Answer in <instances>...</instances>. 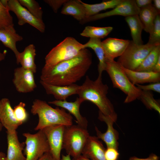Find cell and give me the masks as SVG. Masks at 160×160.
Instances as JSON below:
<instances>
[{
  "mask_svg": "<svg viewBox=\"0 0 160 160\" xmlns=\"http://www.w3.org/2000/svg\"><path fill=\"white\" fill-rule=\"evenodd\" d=\"M92 55L84 48L73 58L49 67H43L40 81L56 86H67L75 84L84 76L92 63Z\"/></svg>",
  "mask_w": 160,
  "mask_h": 160,
  "instance_id": "obj_1",
  "label": "cell"
},
{
  "mask_svg": "<svg viewBox=\"0 0 160 160\" xmlns=\"http://www.w3.org/2000/svg\"><path fill=\"white\" fill-rule=\"evenodd\" d=\"M108 87L102 81V76L98 75L95 81L88 76L83 84L80 85L77 95L84 102L89 101L98 108L99 112L116 121L117 114L113 106L107 97Z\"/></svg>",
  "mask_w": 160,
  "mask_h": 160,
  "instance_id": "obj_2",
  "label": "cell"
},
{
  "mask_svg": "<svg viewBox=\"0 0 160 160\" xmlns=\"http://www.w3.org/2000/svg\"><path fill=\"white\" fill-rule=\"evenodd\" d=\"M31 111L33 115H37L38 116V123L34 128L35 131L54 125L68 126L73 124L72 116L65 109L58 107L54 108L42 100L35 99Z\"/></svg>",
  "mask_w": 160,
  "mask_h": 160,
  "instance_id": "obj_3",
  "label": "cell"
},
{
  "mask_svg": "<svg viewBox=\"0 0 160 160\" xmlns=\"http://www.w3.org/2000/svg\"><path fill=\"white\" fill-rule=\"evenodd\" d=\"M105 71L108 74L113 87L119 89L127 95L124 103H129L139 99L142 90L130 81L117 61H106Z\"/></svg>",
  "mask_w": 160,
  "mask_h": 160,
  "instance_id": "obj_4",
  "label": "cell"
},
{
  "mask_svg": "<svg viewBox=\"0 0 160 160\" xmlns=\"http://www.w3.org/2000/svg\"><path fill=\"white\" fill-rule=\"evenodd\" d=\"M84 49L83 44L73 37H67L53 47L46 55L44 67H51L60 62L71 59Z\"/></svg>",
  "mask_w": 160,
  "mask_h": 160,
  "instance_id": "obj_5",
  "label": "cell"
},
{
  "mask_svg": "<svg viewBox=\"0 0 160 160\" xmlns=\"http://www.w3.org/2000/svg\"><path fill=\"white\" fill-rule=\"evenodd\" d=\"M89 135L87 129L78 125L65 126L63 149L73 158L79 156Z\"/></svg>",
  "mask_w": 160,
  "mask_h": 160,
  "instance_id": "obj_6",
  "label": "cell"
},
{
  "mask_svg": "<svg viewBox=\"0 0 160 160\" xmlns=\"http://www.w3.org/2000/svg\"><path fill=\"white\" fill-rule=\"evenodd\" d=\"M156 45L148 43L137 45L130 41L126 50L119 57L117 62L126 69L135 71Z\"/></svg>",
  "mask_w": 160,
  "mask_h": 160,
  "instance_id": "obj_7",
  "label": "cell"
},
{
  "mask_svg": "<svg viewBox=\"0 0 160 160\" xmlns=\"http://www.w3.org/2000/svg\"><path fill=\"white\" fill-rule=\"evenodd\" d=\"M25 147L24 149L26 160H38L44 153L49 152L47 138L42 130L36 133H24Z\"/></svg>",
  "mask_w": 160,
  "mask_h": 160,
  "instance_id": "obj_8",
  "label": "cell"
},
{
  "mask_svg": "<svg viewBox=\"0 0 160 160\" xmlns=\"http://www.w3.org/2000/svg\"><path fill=\"white\" fill-rule=\"evenodd\" d=\"M65 126L57 125L46 127L42 130L48 141L49 152L53 160H60Z\"/></svg>",
  "mask_w": 160,
  "mask_h": 160,
  "instance_id": "obj_9",
  "label": "cell"
},
{
  "mask_svg": "<svg viewBox=\"0 0 160 160\" xmlns=\"http://www.w3.org/2000/svg\"><path fill=\"white\" fill-rule=\"evenodd\" d=\"M7 8L9 11H12L16 15L19 25L21 26L28 23L41 32H44L45 26L43 21L33 16L20 4L18 0H8Z\"/></svg>",
  "mask_w": 160,
  "mask_h": 160,
  "instance_id": "obj_10",
  "label": "cell"
},
{
  "mask_svg": "<svg viewBox=\"0 0 160 160\" xmlns=\"http://www.w3.org/2000/svg\"><path fill=\"white\" fill-rule=\"evenodd\" d=\"M139 11L140 9L137 6L135 0H123L111 10L103 13H99L85 18L80 23L83 24L114 15H121L126 17L138 15Z\"/></svg>",
  "mask_w": 160,
  "mask_h": 160,
  "instance_id": "obj_11",
  "label": "cell"
},
{
  "mask_svg": "<svg viewBox=\"0 0 160 160\" xmlns=\"http://www.w3.org/2000/svg\"><path fill=\"white\" fill-rule=\"evenodd\" d=\"M34 74L31 71L22 67L15 69L12 81L17 92L27 93L34 90L36 87V85Z\"/></svg>",
  "mask_w": 160,
  "mask_h": 160,
  "instance_id": "obj_12",
  "label": "cell"
},
{
  "mask_svg": "<svg viewBox=\"0 0 160 160\" xmlns=\"http://www.w3.org/2000/svg\"><path fill=\"white\" fill-rule=\"evenodd\" d=\"M98 118L100 121H103L106 124L107 128L106 132L103 133L95 126V128L97 137L105 142L107 148H113L118 150L119 134L113 126V124L116 121L99 112Z\"/></svg>",
  "mask_w": 160,
  "mask_h": 160,
  "instance_id": "obj_13",
  "label": "cell"
},
{
  "mask_svg": "<svg viewBox=\"0 0 160 160\" xmlns=\"http://www.w3.org/2000/svg\"><path fill=\"white\" fill-rule=\"evenodd\" d=\"M130 41L114 38H108L102 41L106 61L114 60L121 56L129 44Z\"/></svg>",
  "mask_w": 160,
  "mask_h": 160,
  "instance_id": "obj_14",
  "label": "cell"
},
{
  "mask_svg": "<svg viewBox=\"0 0 160 160\" xmlns=\"http://www.w3.org/2000/svg\"><path fill=\"white\" fill-rule=\"evenodd\" d=\"M0 122L8 132L16 131L22 124L16 120L9 100L6 98L0 100Z\"/></svg>",
  "mask_w": 160,
  "mask_h": 160,
  "instance_id": "obj_15",
  "label": "cell"
},
{
  "mask_svg": "<svg viewBox=\"0 0 160 160\" xmlns=\"http://www.w3.org/2000/svg\"><path fill=\"white\" fill-rule=\"evenodd\" d=\"M40 82L46 93L52 95L57 100H66L69 97L77 94L80 87V85L75 84L59 86L48 84L40 80Z\"/></svg>",
  "mask_w": 160,
  "mask_h": 160,
  "instance_id": "obj_16",
  "label": "cell"
},
{
  "mask_svg": "<svg viewBox=\"0 0 160 160\" xmlns=\"http://www.w3.org/2000/svg\"><path fill=\"white\" fill-rule=\"evenodd\" d=\"M7 133V149L6 160H26L23 153L25 144L20 143L16 131Z\"/></svg>",
  "mask_w": 160,
  "mask_h": 160,
  "instance_id": "obj_17",
  "label": "cell"
},
{
  "mask_svg": "<svg viewBox=\"0 0 160 160\" xmlns=\"http://www.w3.org/2000/svg\"><path fill=\"white\" fill-rule=\"evenodd\" d=\"M84 101L83 100L78 97L73 102H68L66 100H55L49 101L48 103L67 110L70 114H72L75 117L77 125L87 129L88 121L85 117L81 115L79 110L80 105Z\"/></svg>",
  "mask_w": 160,
  "mask_h": 160,
  "instance_id": "obj_18",
  "label": "cell"
},
{
  "mask_svg": "<svg viewBox=\"0 0 160 160\" xmlns=\"http://www.w3.org/2000/svg\"><path fill=\"white\" fill-rule=\"evenodd\" d=\"M105 149L97 137L89 135L81 155L91 160H106Z\"/></svg>",
  "mask_w": 160,
  "mask_h": 160,
  "instance_id": "obj_19",
  "label": "cell"
},
{
  "mask_svg": "<svg viewBox=\"0 0 160 160\" xmlns=\"http://www.w3.org/2000/svg\"><path fill=\"white\" fill-rule=\"evenodd\" d=\"M121 67L130 81L135 85L160 82V73L153 71H138Z\"/></svg>",
  "mask_w": 160,
  "mask_h": 160,
  "instance_id": "obj_20",
  "label": "cell"
},
{
  "mask_svg": "<svg viewBox=\"0 0 160 160\" xmlns=\"http://www.w3.org/2000/svg\"><path fill=\"white\" fill-rule=\"evenodd\" d=\"M23 39L22 36L17 33L14 27L0 29V41L5 47L10 49L14 53L16 61L20 52L16 47L17 42Z\"/></svg>",
  "mask_w": 160,
  "mask_h": 160,
  "instance_id": "obj_21",
  "label": "cell"
},
{
  "mask_svg": "<svg viewBox=\"0 0 160 160\" xmlns=\"http://www.w3.org/2000/svg\"><path fill=\"white\" fill-rule=\"evenodd\" d=\"M35 47L33 44L26 46L24 50L20 52L17 60V64L20 63L22 67L32 71L34 73L36 71V66L35 60L36 55Z\"/></svg>",
  "mask_w": 160,
  "mask_h": 160,
  "instance_id": "obj_22",
  "label": "cell"
},
{
  "mask_svg": "<svg viewBox=\"0 0 160 160\" xmlns=\"http://www.w3.org/2000/svg\"><path fill=\"white\" fill-rule=\"evenodd\" d=\"M61 13L72 16L80 23L86 17L84 7L80 0H67L63 5Z\"/></svg>",
  "mask_w": 160,
  "mask_h": 160,
  "instance_id": "obj_23",
  "label": "cell"
},
{
  "mask_svg": "<svg viewBox=\"0 0 160 160\" xmlns=\"http://www.w3.org/2000/svg\"><path fill=\"white\" fill-rule=\"evenodd\" d=\"M160 13L153 4L140 9L138 16L143 26V30L149 33L153 26L155 20Z\"/></svg>",
  "mask_w": 160,
  "mask_h": 160,
  "instance_id": "obj_24",
  "label": "cell"
},
{
  "mask_svg": "<svg viewBox=\"0 0 160 160\" xmlns=\"http://www.w3.org/2000/svg\"><path fill=\"white\" fill-rule=\"evenodd\" d=\"M100 39L90 38L88 41L83 44L84 48H89L95 52L99 60L98 65V75L102 76L106 67V60L103 49L102 45Z\"/></svg>",
  "mask_w": 160,
  "mask_h": 160,
  "instance_id": "obj_25",
  "label": "cell"
},
{
  "mask_svg": "<svg viewBox=\"0 0 160 160\" xmlns=\"http://www.w3.org/2000/svg\"><path fill=\"white\" fill-rule=\"evenodd\" d=\"M125 20L130 28L133 42L137 45L143 44L141 34L143 28L138 15L126 17Z\"/></svg>",
  "mask_w": 160,
  "mask_h": 160,
  "instance_id": "obj_26",
  "label": "cell"
},
{
  "mask_svg": "<svg viewBox=\"0 0 160 160\" xmlns=\"http://www.w3.org/2000/svg\"><path fill=\"white\" fill-rule=\"evenodd\" d=\"M123 0H110L104 1L102 2L94 4L84 3L81 1L84 7L86 17L87 18L96 15L101 11L108 9L113 8L121 3Z\"/></svg>",
  "mask_w": 160,
  "mask_h": 160,
  "instance_id": "obj_27",
  "label": "cell"
},
{
  "mask_svg": "<svg viewBox=\"0 0 160 160\" xmlns=\"http://www.w3.org/2000/svg\"><path fill=\"white\" fill-rule=\"evenodd\" d=\"M160 57V44L156 45L151 51L137 68L138 71H152L153 68Z\"/></svg>",
  "mask_w": 160,
  "mask_h": 160,
  "instance_id": "obj_28",
  "label": "cell"
},
{
  "mask_svg": "<svg viewBox=\"0 0 160 160\" xmlns=\"http://www.w3.org/2000/svg\"><path fill=\"white\" fill-rule=\"evenodd\" d=\"M112 27H96L88 26H86L80 35L90 38L100 39L107 36L112 31Z\"/></svg>",
  "mask_w": 160,
  "mask_h": 160,
  "instance_id": "obj_29",
  "label": "cell"
},
{
  "mask_svg": "<svg viewBox=\"0 0 160 160\" xmlns=\"http://www.w3.org/2000/svg\"><path fill=\"white\" fill-rule=\"evenodd\" d=\"M139 99L148 109L154 110L160 114L159 103L154 98L153 93L151 91L142 90Z\"/></svg>",
  "mask_w": 160,
  "mask_h": 160,
  "instance_id": "obj_30",
  "label": "cell"
},
{
  "mask_svg": "<svg viewBox=\"0 0 160 160\" xmlns=\"http://www.w3.org/2000/svg\"><path fill=\"white\" fill-rule=\"evenodd\" d=\"M18 0L20 4L33 16L39 20H43V11L37 2L35 0Z\"/></svg>",
  "mask_w": 160,
  "mask_h": 160,
  "instance_id": "obj_31",
  "label": "cell"
},
{
  "mask_svg": "<svg viewBox=\"0 0 160 160\" xmlns=\"http://www.w3.org/2000/svg\"><path fill=\"white\" fill-rule=\"evenodd\" d=\"M14 27L13 18L8 9L0 0V29Z\"/></svg>",
  "mask_w": 160,
  "mask_h": 160,
  "instance_id": "obj_32",
  "label": "cell"
},
{
  "mask_svg": "<svg viewBox=\"0 0 160 160\" xmlns=\"http://www.w3.org/2000/svg\"><path fill=\"white\" fill-rule=\"evenodd\" d=\"M149 33L150 35L148 43L154 45L160 44V15L156 17L153 28Z\"/></svg>",
  "mask_w": 160,
  "mask_h": 160,
  "instance_id": "obj_33",
  "label": "cell"
},
{
  "mask_svg": "<svg viewBox=\"0 0 160 160\" xmlns=\"http://www.w3.org/2000/svg\"><path fill=\"white\" fill-rule=\"evenodd\" d=\"M25 103L20 102L13 109L16 120L22 124L26 121L28 117V113L25 108Z\"/></svg>",
  "mask_w": 160,
  "mask_h": 160,
  "instance_id": "obj_34",
  "label": "cell"
},
{
  "mask_svg": "<svg viewBox=\"0 0 160 160\" xmlns=\"http://www.w3.org/2000/svg\"><path fill=\"white\" fill-rule=\"evenodd\" d=\"M136 86L141 90L145 91H153L158 93H160V82L152 83L147 85L136 84Z\"/></svg>",
  "mask_w": 160,
  "mask_h": 160,
  "instance_id": "obj_35",
  "label": "cell"
},
{
  "mask_svg": "<svg viewBox=\"0 0 160 160\" xmlns=\"http://www.w3.org/2000/svg\"><path fill=\"white\" fill-rule=\"evenodd\" d=\"M119 154L118 150L113 148H107L105 153L106 160H117Z\"/></svg>",
  "mask_w": 160,
  "mask_h": 160,
  "instance_id": "obj_36",
  "label": "cell"
},
{
  "mask_svg": "<svg viewBox=\"0 0 160 160\" xmlns=\"http://www.w3.org/2000/svg\"><path fill=\"white\" fill-rule=\"evenodd\" d=\"M67 0H45L44 1L50 7L54 12L57 13L60 8Z\"/></svg>",
  "mask_w": 160,
  "mask_h": 160,
  "instance_id": "obj_37",
  "label": "cell"
},
{
  "mask_svg": "<svg viewBox=\"0 0 160 160\" xmlns=\"http://www.w3.org/2000/svg\"><path fill=\"white\" fill-rule=\"evenodd\" d=\"M136 5L139 9L145 7L152 4L151 0H136Z\"/></svg>",
  "mask_w": 160,
  "mask_h": 160,
  "instance_id": "obj_38",
  "label": "cell"
},
{
  "mask_svg": "<svg viewBox=\"0 0 160 160\" xmlns=\"http://www.w3.org/2000/svg\"><path fill=\"white\" fill-rule=\"evenodd\" d=\"M159 157L155 154L152 153L146 158H140L136 156L131 157L129 160H158Z\"/></svg>",
  "mask_w": 160,
  "mask_h": 160,
  "instance_id": "obj_39",
  "label": "cell"
},
{
  "mask_svg": "<svg viewBox=\"0 0 160 160\" xmlns=\"http://www.w3.org/2000/svg\"><path fill=\"white\" fill-rule=\"evenodd\" d=\"M38 160H53L49 152L44 153Z\"/></svg>",
  "mask_w": 160,
  "mask_h": 160,
  "instance_id": "obj_40",
  "label": "cell"
},
{
  "mask_svg": "<svg viewBox=\"0 0 160 160\" xmlns=\"http://www.w3.org/2000/svg\"><path fill=\"white\" fill-rule=\"evenodd\" d=\"M152 71L157 73H160V57L159 58L155 65Z\"/></svg>",
  "mask_w": 160,
  "mask_h": 160,
  "instance_id": "obj_41",
  "label": "cell"
},
{
  "mask_svg": "<svg viewBox=\"0 0 160 160\" xmlns=\"http://www.w3.org/2000/svg\"><path fill=\"white\" fill-rule=\"evenodd\" d=\"M154 4H153L156 9L160 13V0H154L153 1Z\"/></svg>",
  "mask_w": 160,
  "mask_h": 160,
  "instance_id": "obj_42",
  "label": "cell"
},
{
  "mask_svg": "<svg viewBox=\"0 0 160 160\" xmlns=\"http://www.w3.org/2000/svg\"><path fill=\"white\" fill-rule=\"evenodd\" d=\"M72 160H91L85 156L81 155L75 158H73Z\"/></svg>",
  "mask_w": 160,
  "mask_h": 160,
  "instance_id": "obj_43",
  "label": "cell"
},
{
  "mask_svg": "<svg viewBox=\"0 0 160 160\" xmlns=\"http://www.w3.org/2000/svg\"><path fill=\"white\" fill-rule=\"evenodd\" d=\"M7 53V50H5L1 52L0 50V62L5 59Z\"/></svg>",
  "mask_w": 160,
  "mask_h": 160,
  "instance_id": "obj_44",
  "label": "cell"
},
{
  "mask_svg": "<svg viewBox=\"0 0 160 160\" xmlns=\"http://www.w3.org/2000/svg\"><path fill=\"white\" fill-rule=\"evenodd\" d=\"M60 160H72L71 159V156L68 154L66 155H62Z\"/></svg>",
  "mask_w": 160,
  "mask_h": 160,
  "instance_id": "obj_45",
  "label": "cell"
},
{
  "mask_svg": "<svg viewBox=\"0 0 160 160\" xmlns=\"http://www.w3.org/2000/svg\"><path fill=\"white\" fill-rule=\"evenodd\" d=\"M6 157V155L4 153L2 152H0V158Z\"/></svg>",
  "mask_w": 160,
  "mask_h": 160,
  "instance_id": "obj_46",
  "label": "cell"
},
{
  "mask_svg": "<svg viewBox=\"0 0 160 160\" xmlns=\"http://www.w3.org/2000/svg\"><path fill=\"white\" fill-rule=\"evenodd\" d=\"M3 127L2 124L0 122V132L2 130Z\"/></svg>",
  "mask_w": 160,
  "mask_h": 160,
  "instance_id": "obj_47",
  "label": "cell"
},
{
  "mask_svg": "<svg viewBox=\"0 0 160 160\" xmlns=\"http://www.w3.org/2000/svg\"><path fill=\"white\" fill-rule=\"evenodd\" d=\"M0 160H6V157L0 158Z\"/></svg>",
  "mask_w": 160,
  "mask_h": 160,
  "instance_id": "obj_48",
  "label": "cell"
},
{
  "mask_svg": "<svg viewBox=\"0 0 160 160\" xmlns=\"http://www.w3.org/2000/svg\"><path fill=\"white\" fill-rule=\"evenodd\" d=\"M158 160H159V159Z\"/></svg>",
  "mask_w": 160,
  "mask_h": 160,
  "instance_id": "obj_49",
  "label": "cell"
}]
</instances>
